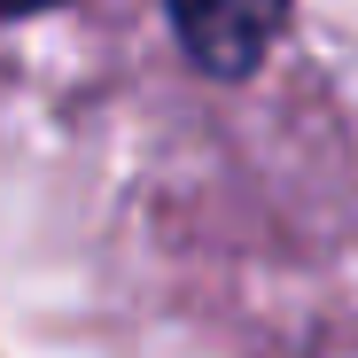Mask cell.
<instances>
[{"label":"cell","mask_w":358,"mask_h":358,"mask_svg":"<svg viewBox=\"0 0 358 358\" xmlns=\"http://www.w3.org/2000/svg\"><path fill=\"white\" fill-rule=\"evenodd\" d=\"M164 16H171L179 47H187L210 78H242L280 39L288 0H164Z\"/></svg>","instance_id":"1"},{"label":"cell","mask_w":358,"mask_h":358,"mask_svg":"<svg viewBox=\"0 0 358 358\" xmlns=\"http://www.w3.org/2000/svg\"><path fill=\"white\" fill-rule=\"evenodd\" d=\"M31 8H55V0H0V16H31Z\"/></svg>","instance_id":"2"}]
</instances>
